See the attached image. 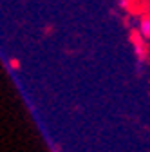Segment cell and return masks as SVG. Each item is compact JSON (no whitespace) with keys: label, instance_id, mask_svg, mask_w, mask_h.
I'll return each mask as SVG.
<instances>
[{"label":"cell","instance_id":"cell-2","mask_svg":"<svg viewBox=\"0 0 150 152\" xmlns=\"http://www.w3.org/2000/svg\"><path fill=\"white\" fill-rule=\"evenodd\" d=\"M138 34L141 38H145L146 42H150V16H145L141 18V22L138 26Z\"/></svg>","mask_w":150,"mask_h":152},{"label":"cell","instance_id":"cell-1","mask_svg":"<svg viewBox=\"0 0 150 152\" xmlns=\"http://www.w3.org/2000/svg\"><path fill=\"white\" fill-rule=\"evenodd\" d=\"M132 49H134V54H136V58L138 62H145L146 60V56H148V47H146V40L145 38H141L139 34L132 36Z\"/></svg>","mask_w":150,"mask_h":152}]
</instances>
